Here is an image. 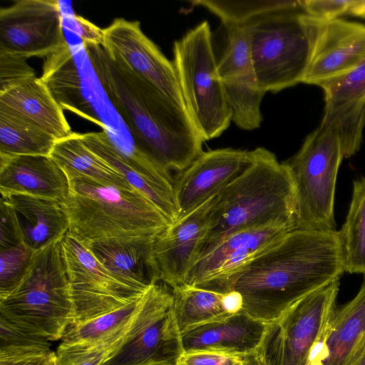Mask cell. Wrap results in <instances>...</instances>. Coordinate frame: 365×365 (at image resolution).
<instances>
[{"label":"cell","mask_w":365,"mask_h":365,"mask_svg":"<svg viewBox=\"0 0 365 365\" xmlns=\"http://www.w3.org/2000/svg\"><path fill=\"white\" fill-rule=\"evenodd\" d=\"M83 44V43H82ZM108 99L128 129L133 145L170 175L203 152L205 142L187 110L115 63L102 46L83 44Z\"/></svg>","instance_id":"6da1fadb"},{"label":"cell","mask_w":365,"mask_h":365,"mask_svg":"<svg viewBox=\"0 0 365 365\" xmlns=\"http://www.w3.org/2000/svg\"><path fill=\"white\" fill-rule=\"evenodd\" d=\"M344 273L338 230L295 229L253 260L234 290L242 296L247 315L269 324Z\"/></svg>","instance_id":"7a4b0ae2"},{"label":"cell","mask_w":365,"mask_h":365,"mask_svg":"<svg viewBox=\"0 0 365 365\" xmlns=\"http://www.w3.org/2000/svg\"><path fill=\"white\" fill-rule=\"evenodd\" d=\"M236 21L248 26L252 61L259 89L278 92L302 83L311 36L302 1H242Z\"/></svg>","instance_id":"3957f363"},{"label":"cell","mask_w":365,"mask_h":365,"mask_svg":"<svg viewBox=\"0 0 365 365\" xmlns=\"http://www.w3.org/2000/svg\"><path fill=\"white\" fill-rule=\"evenodd\" d=\"M254 151L252 164L217 195L204 248L252 227L275 224L297 229L295 189L287 166L266 148Z\"/></svg>","instance_id":"277c9868"},{"label":"cell","mask_w":365,"mask_h":365,"mask_svg":"<svg viewBox=\"0 0 365 365\" xmlns=\"http://www.w3.org/2000/svg\"><path fill=\"white\" fill-rule=\"evenodd\" d=\"M64 205L69 232L83 242L156 236L170 224L161 211L136 190H126L81 175H68Z\"/></svg>","instance_id":"5b68a950"},{"label":"cell","mask_w":365,"mask_h":365,"mask_svg":"<svg viewBox=\"0 0 365 365\" xmlns=\"http://www.w3.org/2000/svg\"><path fill=\"white\" fill-rule=\"evenodd\" d=\"M61 241L34 252L20 280L0 298V318L49 342L61 340L73 320Z\"/></svg>","instance_id":"8992f818"},{"label":"cell","mask_w":365,"mask_h":365,"mask_svg":"<svg viewBox=\"0 0 365 365\" xmlns=\"http://www.w3.org/2000/svg\"><path fill=\"white\" fill-rule=\"evenodd\" d=\"M173 64L186 110L204 141L219 137L232 111L217 72L210 26L204 21L173 46Z\"/></svg>","instance_id":"52a82bcc"},{"label":"cell","mask_w":365,"mask_h":365,"mask_svg":"<svg viewBox=\"0 0 365 365\" xmlns=\"http://www.w3.org/2000/svg\"><path fill=\"white\" fill-rule=\"evenodd\" d=\"M343 159L336 129L320 124L307 136L299 150L284 162L294 185L297 229L336 230L334 197Z\"/></svg>","instance_id":"ba28073f"},{"label":"cell","mask_w":365,"mask_h":365,"mask_svg":"<svg viewBox=\"0 0 365 365\" xmlns=\"http://www.w3.org/2000/svg\"><path fill=\"white\" fill-rule=\"evenodd\" d=\"M340 279L306 295L267 324L257 351L264 365H309L336 309Z\"/></svg>","instance_id":"9c48e42d"},{"label":"cell","mask_w":365,"mask_h":365,"mask_svg":"<svg viewBox=\"0 0 365 365\" xmlns=\"http://www.w3.org/2000/svg\"><path fill=\"white\" fill-rule=\"evenodd\" d=\"M61 244L73 306L71 325L124 307L138 301L145 293L115 277L87 245L69 231Z\"/></svg>","instance_id":"30bf717a"},{"label":"cell","mask_w":365,"mask_h":365,"mask_svg":"<svg viewBox=\"0 0 365 365\" xmlns=\"http://www.w3.org/2000/svg\"><path fill=\"white\" fill-rule=\"evenodd\" d=\"M295 229L273 224L235 232L203 249L185 284L222 294L230 292L253 260Z\"/></svg>","instance_id":"8fae6325"},{"label":"cell","mask_w":365,"mask_h":365,"mask_svg":"<svg viewBox=\"0 0 365 365\" xmlns=\"http://www.w3.org/2000/svg\"><path fill=\"white\" fill-rule=\"evenodd\" d=\"M225 43L217 72L232 111V121L240 128L252 130L262 121L261 103L265 93L257 84L250 48V32L245 21H222Z\"/></svg>","instance_id":"7c38bea8"},{"label":"cell","mask_w":365,"mask_h":365,"mask_svg":"<svg viewBox=\"0 0 365 365\" xmlns=\"http://www.w3.org/2000/svg\"><path fill=\"white\" fill-rule=\"evenodd\" d=\"M56 0H20L0 9V51L29 58L63 47V13Z\"/></svg>","instance_id":"4fadbf2b"},{"label":"cell","mask_w":365,"mask_h":365,"mask_svg":"<svg viewBox=\"0 0 365 365\" xmlns=\"http://www.w3.org/2000/svg\"><path fill=\"white\" fill-rule=\"evenodd\" d=\"M103 34L102 47L115 63L187 110L173 61L143 34L138 21L116 19L103 29Z\"/></svg>","instance_id":"5bb4252c"},{"label":"cell","mask_w":365,"mask_h":365,"mask_svg":"<svg viewBox=\"0 0 365 365\" xmlns=\"http://www.w3.org/2000/svg\"><path fill=\"white\" fill-rule=\"evenodd\" d=\"M311 51L302 83L322 86L350 73L365 59V25L307 14Z\"/></svg>","instance_id":"9a60e30c"},{"label":"cell","mask_w":365,"mask_h":365,"mask_svg":"<svg viewBox=\"0 0 365 365\" xmlns=\"http://www.w3.org/2000/svg\"><path fill=\"white\" fill-rule=\"evenodd\" d=\"M216 197L181 217L153 240L159 280L172 289L185 284L205 247Z\"/></svg>","instance_id":"2e32d148"},{"label":"cell","mask_w":365,"mask_h":365,"mask_svg":"<svg viewBox=\"0 0 365 365\" xmlns=\"http://www.w3.org/2000/svg\"><path fill=\"white\" fill-rule=\"evenodd\" d=\"M255 156L254 150L203 151L173 182L178 218L217 196L252 164Z\"/></svg>","instance_id":"e0dca14e"},{"label":"cell","mask_w":365,"mask_h":365,"mask_svg":"<svg viewBox=\"0 0 365 365\" xmlns=\"http://www.w3.org/2000/svg\"><path fill=\"white\" fill-rule=\"evenodd\" d=\"M324 113L320 124L334 127L344 158L359 151L365 125V59L353 71L321 86Z\"/></svg>","instance_id":"ac0fdd59"},{"label":"cell","mask_w":365,"mask_h":365,"mask_svg":"<svg viewBox=\"0 0 365 365\" xmlns=\"http://www.w3.org/2000/svg\"><path fill=\"white\" fill-rule=\"evenodd\" d=\"M184 351L172 294L141 331L103 365H176Z\"/></svg>","instance_id":"d6986e66"},{"label":"cell","mask_w":365,"mask_h":365,"mask_svg":"<svg viewBox=\"0 0 365 365\" xmlns=\"http://www.w3.org/2000/svg\"><path fill=\"white\" fill-rule=\"evenodd\" d=\"M0 192L1 195L21 193L64 203L70 182L50 155H0Z\"/></svg>","instance_id":"ffe728a7"},{"label":"cell","mask_w":365,"mask_h":365,"mask_svg":"<svg viewBox=\"0 0 365 365\" xmlns=\"http://www.w3.org/2000/svg\"><path fill=\"white\" fill-rule=\"evenodd\" d=\"M155 237H124L83 242L115 277L145 292L150 284L160 282L152 253Z\"/></svg>","instance_id":"44dd1931"},{"label":"cell","mask_w":365,"mask_h":365,"mask_svg":"<svg viewBox=\"0 0 365 365\" xmlns=\"http://www.w3.org/2000/svg\"><path fill=\"white\" fill-rule=\"evenodd\" d=\"M170 296L165 285L151 284L142 297L140 308L130 322L113 334L93 343H61L55 351L56 365H103L141 331Z\"/></svg>","instance_id":"7402d4cb"},{"label":"cell","mask_w":365,"mask_h":365,"mask_svg":"<svg viewBox=\"0 0 365 365\" xmlns=\"http://www.w3.org/2000/svg\"><path fill=\"white\" fill-rule=\"evenodd\" d=\"M1 197L14 210L24 244L34 252L61 240L70 230L68 214L58 200L21 193Z\"/></svg>","instance_id":"603a6c76"},{"label":"cell","mask_w":365,"mask_h":365,"mask_svg":"<svg viewBox=\"0 0 365 365\" xmlns=\"http://www.w3.org/2000/svg\"><path fill=\"white\" fill-rule=\"evenodd\" d=\"M365 344V279L353 299L336 308L313 365H350Z\"/></svg>","instance_id":"cb8c5ba5"},{"label":"cell","mask_w":365,"mask_h":365,"mask_svg":"<svg viewBox=\"0 0 365 365\" xmlns=\"http://www.w3.org/2000/svg\"><path fill=\"white\" fill-rule=\"evenodd\" d=\"M267 324L242 310L226 319L210 323L182 335L184 351H212L243 356L257 351Z\"/></svg>","instance_id":"d4e9b609"},{"label":"cell","mask_w":365,"mask_h":365,"mask_svg":"<svg viewBox=\"0 0 365 365\" xmlns=\"http://www.w3.org/2000/svg\"><path fill=\"white\" fill-rule=\"evenodd\" d=\"M0 104L32 122L57 140L73 131L63 108L39 78H29L0 93Z\"/></svg>","instance_id":"484cf974"},{"label":"cell","mask_w":365,"mask_h":365,"mask_svg":"<svg viewBox=\"0 0 365 365\" xmlns=\"http://www.w3.org/2000/svg\"><path fill=\"white\" fill-rule=\"evenodd\" d=\"M75 63L67 43L46 57L40 78L63 109L69 110L107 131L108 127L93 113L91 102L83 95L82 79Z\"/></svg>","instance_id":"4316f807"},{"label":"cell","mask_w":365,"mask_h":365,"mask_svg":"<svg viewBox=\"0 0 365 365\" xmlns=\"http://www.w3.org/2000/svg\"><path fill=\"white\" fill-rule=\"evenodd\" d=\"M84 144L117 170L132 186L149 199L170 224L179 217L173 185H165L145 178L132 168L118 153L107 131L81 133Z\"/></svg>","instance_id":"83f0119b"},{"label":"cell","mask_w":365,"mask_h":365,"mask_svg":"<svg viewBox=\"0 0 365 365\" xmlns=\"http://www.w3.org/2000/svg\"><path fill=\"white\" fill-rule=\"evenodd\" d=\"M51 158L68 175L86 176L99 182L133 190L126 180L83 142L81 133L57 140Z\"/></svg>","instance_id":"f1b7e54d"},{"label":"cell","mask_w":365,"mask_h":365,"mask_svg":"<svg viewBox=\"0 0 365 365\" xmlns=\"http://www.w3.org/2000/svg\"><path fill=\"white\" fill-rule=\"evenodd\" d=\"M174 312L183 335L234 315L225 306V294L184 284L172 289Z\"/></svg>","instance_id":"f546056e"},{"label":"cell","mask_w":365,"mask_h":365,"mask_svg":"<svg viewBox=\"0 0 365 365\" xmlns=\"http://www.w3.org/2000/svg\"><path fill=\"white\" fill-rule=\"evenodd\" d=\"M57 139L0 104V155H50Z\"/></svg>","instance_id":"4dcf8cb0"},{"label":"cell","mask_w":365,"mask_h":365,"mask_svg":"<svg viewBox=\"0 0 365 365\" xmlns=\"http://www.w3.org/2000/svg\"><path fill=\"white\" fill-rule=\"evenodd\" d=\"M339 232L344 272L365 275V178L353 182V192L345 222Z\"/></svg>","instance_id":"1f68e13d"},{"label":"cell","mask_w":365,"mask_h":365,"mask_svg":"<svg viewBox=\"0 0 365 365\" xmlns=\"http://www.w3.org/2000/svg\"><path fill=\"white\" fill-rule=\"evenodd\" d=\"M141 299L142 297L135 302L86 322L69 326L61 338V343L89 344L107 338L133 319L140 308Z\"/></svg>","instance_id":"d6a6232c"},{"label":"cell","mask_w":365,"mask_h":365,"mask_svg":"<svg viewBox=\"0 0 365 365\" xmlns=\"http://www.w3.org/2000/svg\"><path fill=\"white\" fill-rule=\"evenodd\" d=\"M34 253L24 243L0 250V298L6 296L20 280Z\"/></svg>","instance_id":"836d02e7"},{"label":"cell","mask_w":365,"mask_h":365,"mask_svg":"<svg viewBox=\"0 0 365 365\" xmlns=\"http://www.w3.org/2000/svg\"><path fill=\"white\" fill-rule=\"evenodd\" d=\"M26 58L0 51V93L34 76V70Z\"/></svg>","instance_id":"e575fe53"},{"label":"cell","mask_w":365,"mask_h":365,"mask_svg":"<svg viewBox=\"0 0 365 365\" xmlns=\"http://www.w3.org/2000/svg\"><path fill=\"white\" fill-rule=\"evenodd\" d=\"M54 356L48 346L0 348V365H45Z\"/></svg>","instance_id":"d590c367"},{"label":"cell","mask_w":365,"mask_h":365,"mask_svg":"<svg viewBox=\"0 0 365 365\" xmlns=\"http://www.w3.org/2000/svg\"><path fill=\"white\" fill-rule=\"evenodd\" d=\"M354 0H304L302 1L304 11L314 18L331 20L349 14Z\"/></svg>","instance_id":"8d00e7d4"},{"label":"cell","mask_w":365,"mask_h":365,"mask_svg":"<svg viewBox=\"0 0 365 365\" xmlns=\"http://www.w3.org/2000/svg\"><path fill=\"white\" fill-rule=\"evenodd\" d=\"M0 210V250L23 244V236L14 210L1 197Z\"/></svg>","instance_id":"74e56055"},{"label":"cell","mask_w":365,"mask_h":365,"mask_svg":"<svg viewBox=\"0 0 365 365\" xmlns=\"http://www.w3.org/2000/svg\"><path fill=\"white\" fill-rule=\"evenodd\" d=\"M51 342L35 336L0 318V348L48 346Z\"/></svg>","instance_id":"f35d334b"},{"label":"cell","mask_w":365,"mask_h":365,"mask_svg":"<svg viewBox=\"0 0 365 365\" xmlns=\"http://www.w3.org/2000/svg\"><path fill=\"white\" fill-rule=\"evenodd\" d=\"M176 365H242V357L218 351L190 350L184 351Z\"/></svg>","instance_id":"ab89813d"},{"label":"cell","mask_w":365,"mask_h":365,"mask_svg":"<svg viewBox=\"0 0 365 365\" xmlns=\"http://www.w3.org/2000/svg\"><path fill=\"white\" fill-rule=\"evenodd\" d=\"M63 21L66 22L65 26L78 36L83 44L102 46L104 36L103 29L73 13L63 14Z\"/></svg>","instance_id":"60d3db41"},{"label":"cell","mask_w":365,"mask_h":365,"mask_svg":"<svg viewBox=\"0 0 365 365\" xmlns=\"http://www.w3.org/2000/svg\"><path fill=\"white\" fill-rule=\"evenodd\" d=\"M241 357L242 359V365H264V363L257 351Z\"/></svg>","instance_id":"b9f144b4"},{"label":"cell","mask_w":365,"mask_h":365,"mask_svg":"<svg viewBox=\"0 0 365 365\" xmlns=\"http://www.w3.org/2000/svg\"><path fill=\"white\" fill-rule=\"evenodd\" d=\"M349 14L365 19V0H354Z\"/></svg>","instance_id":"7bdbcfd3"},{"label":"cell","mask_w":365,"mask_h":365,"mask_svg":"<svg viewBox=\"0 0 365 365\" xmlns=\"http://www.w3.org/2000/svg\"><path fill=\"white\" fill-rule=\"evenodd\" d=\"M350 365H365V344L356 353Z\"/></svg>","instance_id":"ee69618b"},{"label":"cell","mask_w":365,"mask_h":365,"mask_svg":"<svg viewBox=\"0 0 365 365\" xmlns=\"http://www.w3.org/2000/svg\"><path fill=\"white\" fill-rule=\"evenodd\" d=\"M45 365H56V354Z\"/></svg>","instance_id":"f6af8a7d"},{"label":"cell","mask_w":365,"mask_h":365,"mask_svg":"<svg viewBox=\"0 0 365 365\" xmlns=\"http://www.w3.org/2000/svg\"><path fill=\"white\" fill-rule=\"evenodd\" d=\"M309 365H313V364H310V363H309Z\"/></svg>","instance_id":"bcb514c9"}]
</instances>
